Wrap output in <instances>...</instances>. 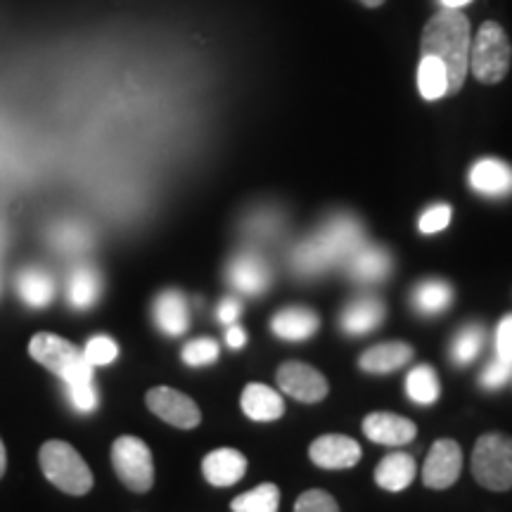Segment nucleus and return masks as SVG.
Segmentation results:
<instances>
[{"instance_id":"1","label":"nucleus","mask_w":512,"mask_h":512,"mask_svg":"<svg viewBox=\"0 0 512 512\" xmlns=\"http://www.w3.org/2000/svg\"><path fill=\"white\" fill-rule=\"evenodd\" d=\"M472 27L460 10L441 8L425 24L420 38V55L437 57L444 64L448 79V95L460 93L470 72Z\"/></svg>"},{"instance_id":"2","label":"nucleus","mask_w":512,"mask_h":512,"mask_svg":"<svg viewBox=\"0 0 512 512\" xmlns=\"http://www.w3.org/2000/svg\"><path fill=\"white\" fill-rule=\"evenodd\" d=\"M29 354L34 361L41 363L43 368H48L50 373L60 377L64 387L93 382L95 368L83 358V349L74 347L69 339H64L60 335H53V332H38V335L31 337Z\"/></svg>"},{"instance_id":"3","label":"nucleus","mask_w":512,"mask_h":512,"mask_svg":"<svg viewBox=\"0 0 512 512\" xmlns=\"http://www.w3.org/2000/svg\"><path fill=\"white\" fill-rule=\"evenodd\" d=\"M38 460H41V470L48 482L55 484L57 489L64 491V494L83 496L91 491V467L86 465L81 453L76 451L72 444H67V441H46V444L41 446V453H38Z\"/></svg>"},{"instance_id":"4","label":"nucleus","mask_w":512,"mask_h":512,"mask_svg":"<svg viewBox=\"0 0 512 512\" xmlns=\"http://www.w3.org/2000/svg\"><path fill=\"white\" fill-rule=\"evenodd\" d=\"M512 46L505 29L498 22H484L470 46V72L479 83L494 86L510 72Z\"/></svg>"},{"instance_id":"5","label":"nucleus","mask_w":512,"mask_h":512,"mask_svg":"<svg viewBox=\"0 0 512 512\" xmlns=\"http://www.w3.org/2000/svg\"><path fill=\"white\" fill-rule=\"evenodd\" d=\"M472 475L491 491L512 486V439L505 434H484L472 451Z\"/></svg>"},{"instance_id":"6","label":"nucleus","mask_w":512,"mask_h":512,"mask_svg":"<svg viewBox=\"0 0 512 512\" xmlns=\"http://www.w3.org/2000/svg\"><path fill=\"white\" fill-rule=\"evenodd\" d=\"M112 465L121 482L136 494H145L155 484V463L152 451L143 439L119 437L112 446Z\"/></svg>"},{"instance_id":"7","label":"nucleus","mask_w":512,"mask_h":512,"mask_svg":"<svg viewBox=\"0 0 512 512\" xmlns=\"http://www.w3.org/2000/svg\"><path fill=\"white\" fill-rule=\"evenodd\" d=\"M145 401H147V408H150L157 418H162L164 422H169V425L178 427V430H192V427L200 425L202 420V413L200 408H197V403L192 401L190 396L178 392V389L155 387L147 392Z\"/></svg>"},{"instance_id":"8","label":"nucleus","mask_w":512,"mask_h":512,"mask_svg":"<svg viewBox=\"0 0 512 512\" xmlns=\"http://www.w3.org/2000/svg\"><path fill=\"white\" fill-rule=\"evenodd\" d=\"M463 467V451L453 439H439L427 453L425 467H422V482L430 489H448L456 484Z\"/></svg>"},{"instance_id":"9","label":"nucleus","mask_w":512,"mask_h":512,"mask_svg":"<svg viewBox=\"0 0 512 512\" xmlns=\"http://www.w3.org/2000/svg\"><path fill=\"white\" fill-rule=\"evenodd\" d=\"M278 384L285 394L304 403H318L328 396V380L306 363L290 361L278 370Z\"/></svg>"},{"instance_id":"10","label":"nucleus","mask_w":512,"mask_h":512,"mask_svg":"<svg viewBox=\"0 0 512 512\" xmlns=\"http://www.w3.org/2000/svg\"><path fill=\"white\" fill-rule=\"evenodd\" d=\"M316 240L328 252L332 264H337V261H347L351 254L363 247V228L351 216H337L325 223Z\"/></svg>"},{"instance_id":"11","label":"nucleus","mask_w":512,"mask_h":512,"mask_svg":"<svg viewBox=\"0 0 512 512\" xmlns=\"http://www.w3.org/2000/svg\"><path fill=\"white\" fill-rule=\"evenodd\" d=\"M309 456L313 463L325 470H347L361 460V446L356 439L344 437V434H325L313 441Z\"/></svg>"},{"instance_id":"12","label":"nucleus","mask_w":512,"mask_h":512,"mask_svg":"<svg viewBox=\"0 0 512 512\" xmlns=\"http://www.w3.org/2000/svg\"><path fill=\"white\" fill-rule=\"evenodd\" d=\"M228 280L238 292L256 297V294H264L266 287L271 285V268L259 254L247 252L230 261Z\"/></svg>"},{"instance_id":"13","label":"nucleus","mask_w":512,"mask_h":512,"mask_svg":"<svg viewBox=\"0 0 512 512\" xmlns=\"http://www.w3.org/2000/svg\"><path fill=\"white\" fill-rule=\"evenodd\" d=\"M363 432L370 441L384 446H403L415 439L418 427L413 420L394 413H373L363 420Z\"/></svg>"},{"instance_id":"14","label":"nucleus","mask_w":512,"mask_h":512,"mask_svg":"<svg viewBox=\"0 0 512 512\" xmlns=\"http://www.w3.org/2000/svg\"><path fill=\"white\" fill-rule=\"evenodd\" d=\"M202 472L209 484L233 486L245 477L247 458L235 448H216L202 460Z\"/></svg>"},{"instance_id":"15","label":"nucleus","mask_w":512,"mask_h":512,"mask_svg":"<svg viewBox=\"0 0 512 512\" xmlns=\"http://www.w3.org/2000/svg\"><path fill=\"white\" fill-rule=\"evenodd\" d=\"M320 320L311 309L304 306H290V309L278 311L271 320V328L280 339L287 342H304L318 332Z\"/></svg>"},{"instance_id":"16","label":"nucleus","mask_w":512,"mask_h":512,"mask_svg":"<svg viewBox=\"0 0 512 512\" xmlns=\"http://www.w3.org/2000/svg\"><path fill=\"white\" fill-rule=\"evenodd\" d=\"M472 188L489 197H505L512 192V169L501 159H482L470 171Z\"/></svg>"},{"instance_id":"17","label":"nucleus","mask_w":512,"mask_h":512,"mask_svg":"<svg viewBox=\"0 0 512 512\" xmlns=\"http://www.w3.org/2000/svg\"><path fill=\"white\" fill-rule=\"evenodd\" d=\"M384 313H387L384 311V304L377 297H373V294L358 297L342 313V330L354 337L368 335V332H373L382 323Z\"/></svg>"},{"instance_id":"18","label":"nucleus","mask_w":512,"mask_h":512,"mask_svg":"<svg viewBox=\"0 0 512 512\" xmlns=\"http://www.w3.org/2000/svg\"><path fill=\"white\" fill-rule=\"evenodd\" d=\"M155 323L169 337H178L188 330L190 311L188 302L178 290H166L155 299Z\"/></svg>"},{"instance_id":"19","label":"nucleus","mask_w":512,"mask_h":512,"mask_svg":"<svg viewBox=\"0 0 512 512\" xmlns=\"http://www.w3.org/2000/svg\"><path fill=\"white\" fill-rule=\"evenodd\" d=\"M242 411H245L247 418L256 422H271L285 413V403L280 399V394L268 387V384L252 382L242 392Z\"/></svg>"},{"instance_id":"20","label":"nucleus","mask_w":512,"mask_h":512,"mask_svg":"<svg viewBox=\"0 0 512 512\" xmlns=\"http://www.w3.org/2000/svg\"><path fill=\"white\" fill-rule=\"evenodd\" d=\"M415 472H418V465H415V458L408 456V453H389L387 458L380 460L375 470V482L382 486L384 491H392V494H399V491L408 489L413 484Z\"/></svg>"},{"instance_id":"21","label":"nucleus","mask_w":512,"mask_h":512,"mask_svg":"<svg viewBox=\"0 0 512 512\" xmlns=\"http://www.w3.org/2000/svg\"><path fill=\"white\" fill-rule=\"evenodd\" d=\"M349 273L361 283H380L392 271V256L387 249L363 245L349 256Z\"/></svg>"},{"instance_id":"22","label":"nucleus","mask_w":512,"mask_h":512,"mask_svg":"<svg viewBox=\"0 0 512 512\" xmlns=\"http://www.w3.org/2000/svg\"><path fill=\"white\" fill-rule=\"evenodd\" d=\"M411 358H413L411 344L387 342V344H377V347L368 349L358 363H361V368L366 370V373L384 375V373H394V370L403 368Z\"/></svg>"},{"instance_id":"23","label":"nucleus","mask_w":512,"mask_h":512,"mask_svg":"<svg viewBox=\"0 0 512 512\" xmlns=\"http://www.w3.org/2000/svg\"><path fill=\"white\" fill-rule=\"evenodd\" d=\"M17 292L24 304L41 309V306H48L53 302L55 283L46 271H41V268H29V271H24L17 278Z\"/></svg>"},{"instance_id":"24","label":"nucleus","mask_w":512,"mask_h":512,"mask_svg":"<svg viewBox=\"0 0 512 512\" xmlns=\"http://www.w3.org/2000/svg\"><path fill=\"white\" fill-rule=\"evenodd\" d=\"M451 302L453 290L444 280H425L413 292V306L422 316H439L451 306Z\"/></svg>"},{"instance_id":"25","label":"nucleus","mask_w":512,"mask_h":512,"mask_svg":"<svg viewBox=\"0 0 512 512\" xmlns=\"http://www.w3.org/2000/svg\"><path fill=\"white\" fill-rule=\"evenodd\" d=\"M330 266H332L330 256L316 238L302 242V245L294 249L292 254L294 273L302 275V278H316V275L328 271Z\"/></svg>"},{"instance_id":"26","label":"nucleus","mask_w":512,"mask_h":512,"mask_svg":"<svg viewBox=\"0 0 512 512\" xmlns=\"http://www.w3.org/2000/svg\"><path fill=\"white\" fill-rule=\"evenodd\" d=\"M418 88L425 100H439L448 95V79L446 69L437 57H422L418 67Z\"/></svg>"},{"instance_id":"27","label":"nucleus","mask_w":512,"mask_h":512,"mask_svg":"<svg viewBox=\"0 0 512 512\" xmlns=\"http://www.w3.org/2000/svg\"><path fill=\"white\" fill-rule=\"evenodd\" d=\"M100 297V275L93 268H76L69 278V302L76 309H91Z\"/></svg>"},{"instance_id":"28","label":"nucleus","mask_w":512,"mask_h":512,"mask_svg":"<svg viewBox=\"0 0 512 512\" xmlns=\"http://www.w3.org/2000/svg\"><path fill=\"white\" fill-rule=\"evenodd\" d=\"M406 394L411 401L422 403V406H432L439 399V380L432 366L422 363V366L413 368L406 377Z\"/></svg>"},{"instance_id":"29","label":"nucleus","mask_w":512,"mask_h":512,"mask_svg":"<svg viewBox=\"0 0 512 512\" xmlns=\"http://www.w3.org/2000/svg\"><path fill=\"white\" fill-rule=\"evenodd\" d=\"M280 491L275 484H259L230 503L233 512H278Z\"/></svg>"},{"instance_id":"30","label":"nucleus","mask_w":512,"mask_h":512,"mask_svg":"<svg viewBox=\"0 0 512 512\" xmlns=\"http://www.w3.org/2000/svg\"><path fill=\"white\" fill-rule=\"evenodd\" d=\"M484 347V328L482 325H465L463 330L453 337L451 344V358L458 366H467L479 356Z\"/></svg>"},{"instance_id":"31","label":"nucleus","mask_w":512,"mask_h":512,"mask_svg":"<svg viewBox=\"0 0 512 512\" xmlns=\"http://www.w3.org/2000/svg\"><path fill=\"white\" fill-rule=\"evenodd\" d=\"M117 356H119V344L114 342L112 337H105V335L88 339V344L83 347V358H86L93 368L110 366L112 361H117Z\"/></svg>"},{"instance_id":"32","label":"nucleus","mask_w":512,"mask_h":512,"mask_svg":"<svg viewBox=\"0 0 512 512\" xmlns=\"http://www.w3.org/2000/svg\"><path fill=\"white\" fill-rule=\"evenodd\" d=\"M216 358H219V344H216V339L200 337L183 347V361L192 368L209 366V363H214Z\"/></svg>"},{"instance_id":"33","label":"nucleus","mask_w":512,"mask_h":512,"mask_svg":"<svg viewBox=\"0 0 512 512\" xmlns=\"http://www.w3.org/2000/svg\"><path fill=\"white\" fill-rule=\"evenodd\" d=\"M294 512H339V505L328 491L311 489L297 498Z\"/></svg>"},{"instance_id":"34","label":"nucleus","mask_w":512,"mask_h":512,"mask_svg":"<svg viewBox=\"0 0 512 512\" xmlns=\"http://www.w3.org/2000/svg\"><path fill=\"white\" fill-rule=\"evenodd\" d=\"M448 223H451V207L448 204H434V207H430L420 216V233H441Z\"/></svg>"},{"instance_id":"35","label":"nucleus","mask_w":512,"mask_h":512,"mask_svg":"<svg viewBox=\"0 0 512 512\" xmlns=\"http://www.w3.org/2000/svg\"><path fill=\"white\" fill-rule=\"evenodd\" d=\"M510 375H512V363L496 358V361H491L489 366L484 368V373H482V377H479V382H482L484 389H501L503 384L510 380Z\"/></svg>"},{"instance_id":"36","label":"nucleus","mask_w":512,"mask_h":512,"mask_svg":"<svg viewBox=\"0 0 512 512\" xmlns=\"http://www.w3.org/2000/svg\"><path fill=\"white\" fill-rule=\"evenodd\" d=\"M496 358L512 363V316H505L496 330Z\"/></svg>"},{"instance_id":"37","label":"nucleus","mask_w":512,"mask_h":512,"mask_svg":"<svg viewBox=\"0 0 512 512\" xmlns=\"http://www.w3.org/2000/svg\"><path fill=\"white\" fill-rule=\"evenodd\" d=\"M238 316H240V302H238V299H233V297L223 299V302L219 304V320H221V323L233 325L235 320H238Z\"/></svg>"},{"instance_id":"38","label":"nucleus","mask_w":512,"mask_h":512,"mask_svg":"<svg viewBox=\"0 0 512 512\" xmlns=\"http://www.w3.org/2000/svg\"><path fill=\"white\" fill-rule=\"evenodd\" d=\"M226 342H228L230 349H242V347H245V342H247V332L242 330L240 325L233 323L226 332Z\"/></svg>"},{"instance_id":"39","label":"nucleus","mask_w":512,"mask_h":512,"mask_svg":"<svg viewBox=\"0 0 512 512\" xmlns=\"http://www.w3.org/2000/svg\"><path fill=\"white\" fill-rule=\"evenodd\" d=\"M467 3H472V0H441V5H444V8H453V10L465 8Z\"/></svg>"},{"instance_id":"40","label":"nucleus","mask_w":512,"mask_h":512,"mask_svg":"<svg viewBox=\"0 0 512 512\" xmlns=\"http://www.w3.org/2000/svg\"><path fill=\"white\" fill-rule=\"evenodd\" d=\"M5 467H8V453H5V444L0 439V477L5 475Z\"/></svg>"},{"instance_id":"41","label":"nucleus","mask_w":512,"mask_h":512,"mask_svg":"<svg viewBox=\"0 0 512 512\" xmlns=\"http://www.w3.org/2000/svg\"><path fill=\"white\" fill-rule=\"evenodd\" d=\"M358 3L366 5V8H370V10H375V8H380V5H384V0H358Z\"/></svg>"}]
</instances>
